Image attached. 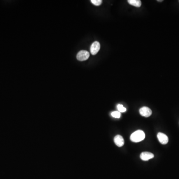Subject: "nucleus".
<instances>
[{
    "label": "nucleus",
    "mask_w": 179,
    "mask_h": 179,
    "mask_svg": "<svg viewBox=\"0 0 179 179\" xmlns=\"http://www.w3.org/2000/svg\"><path fill=\"white\" fill-rule=\"evenodd\" d=\"M145 134L143 131L141 130L136 131L131 135V141L133 142H139L144 139Z\"/></svg>",
    "instance_id": "nucleus-1"
},
{
    "label": "nucleus",
    "mask_w": 179,
    "mask_h": 179,
    "mask_svg": "<svg viewBox=\"0 0 179 179\" xmlns=\"http://www.w3.org/2000/svg\"><path fill=\"white\" fill-rule=\"evenodd\" d=\"M90 57V53L86 50H81L77 55V59L80 61L86 60Z\"/></svg>",
    "instance_id": "nucleus-2"
},
{
    "label": "nucleus",
    "mask_w": 179,
    "mask_h": 179,
    "mask_svg": "<svg viewBox=\"0 0 179 179\" xmlns=\"http://www.w3.org/2000/svg\"><path fill=\"white\" fill-rule=\"evenodd\" d=\"M100 43L98 41H94L92 43L90 48L91 53L93 55L97 54L100 49Z\"/></svg>",
    "instance_id": "nucleus-3"
},
{
    "label": "nucleus",
    "mask_w": 179,
    "mask_h": 179,
    "mask_svg": "<svg viewBox=\"0 0 179 179\" xmlns=\"http://www.w3.org/2000/svg\"><path fill=\"white\" fill-rule=\"evenodd\" d=\"M139 113L142 116L148 118L151 115L152 112L151 110L148 107H143L139 110Z\"/></svg>",
    "instance_id": "nucleus-4"
},
{
    "label": "nucleus",
    "mask_w": 179,
    "mask_h": 179,
    "mask_svg": "<svg viewBox=\"0 0 179 179\" xmlns=\"http://www.w3.org/2000/svg\"><path fill=\"white\" fill-rule=\"evenodd\" d=\"M157 138L161 144H166L167 143H168V141H169L168 136L164 133H161V132L158 133Z\"/></svg>",
    "instance_id": "nucleus-5"
},
{
    "label": "nucleus",
    "mask_w": 179,
    "mask_h": 179,
    "mask_svg": "<svg viewBox=\"0 0 179 179\" xmlns=\"http://www.w3.org/2000/svg\"><path fill=\"white\" fill-rule=\"evenodd\" d=\"M154 154L148 152H144L140 154V158L143 161H148L154 157Z\"/></svg>",
    "instance_id": "nucleus-6"
},
{
    "label": "nucleus",
    "mask_w": 179,
    "mask_h": 179,
    "mask_svg": "<svg viewBox=\"0 0 179 179\" xmlns=\"http://www.w3.org/2000/svg\"><path fill=\"white\" fill-rule=\"evenodd\" d=\"M114 142L118 147H122L124 144V138L119 135H118L114 138Z\"/></svg>",
    "instance_id": "nucleus-7"
},
{
    "label": "nucleus",
    "mask_w": 179,
    "mask_h": 179,
    "mask_svg": "<svg viewBox=\"0 0 179 179\" xmlns=\"http://www.w3.org/2000/svg\"><path fill=\"white\" fill-rule=\"evenodd\" d=\"M129 4L136 7H140L141 6V2L140 0H128Z\"/></svg>",
    "instance_id": "nucleus-8"
},
{
    "label": "nucleus",
    "mask_w": 179,
    "mask_h": 179,
    "mask_svg": "<svg viewBox=\"0 0 179 179\" xmlns=\"http://www.w3.org/2000/svg\"><path fill=\"white\" fill-rule=\"evenodd\" d=\"M117 108L120 113H124L126 111V108L122 106V104H118L117 106Z\"/></svg>",
    "instance_id": "nucleus-9"
},
{
    "label": "nucleus",
    "mask_w": 179,
    "mask_h": 179,
    "mask_svg": "<svg viewBox=\"0 0 179 179\" xmlns=\"http://www.w3.org/2000/svg\"><path fill=\"white\" fill-rule=\"evenodd\" d=\"M111 115L114 118H119L121 117V113L119 111H113V113H111Z\"/></svg>",
    "instance_id": "nucleus-10"
},
{
    "label": "nucleus",
    "mask_w": 179,
    "mask_h": 179,
    "mask_svg": "<svg viewBox=\"0 0 179 179\" xmlns=\"http://www.w3.org/2000/svg\"><path fill=\"white\" fill-rule=\"evenodd\" d=\"M91 2L93 4L96 6H100V5L101 4V3H102L101 0H91Z\"/></svg>",
    "instance_id": "nucleus-11"
},
{
    "label": "nucleus",
    "mask_w": 179,
    "mask_h": 179,
    "mask_svg": "<svg viewBox=\"0 0 179 179\" xmlns=\"http://www.w3.org/2000/svg\"><path fill=\"white\" fill-rule=\"evenodd\" d=\"M158 2H162V1H158Z\"/></svg>",
    "instance_id": "nucleus-12"
}]
</instances>
